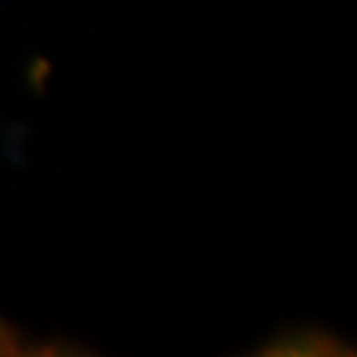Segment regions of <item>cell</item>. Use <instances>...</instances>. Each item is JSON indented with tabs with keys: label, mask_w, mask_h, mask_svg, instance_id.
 <instances>
[{
	"label": "cell",
	"mask_w": 357,
	"mask_h": 357,
	"mask_svg": "<svg viewBox=\"0 0 357 357\" xmlns=\"http://www.w3.org/2000/svg\"><path fill=\"white\" fill-rule=\"evenodd\" d=\"M57 342H39L18 331L13 321L0 316V357H24V354H57Z\"/></svg>",
	"instance_id": "6da1fadb"
}]
</instances>
